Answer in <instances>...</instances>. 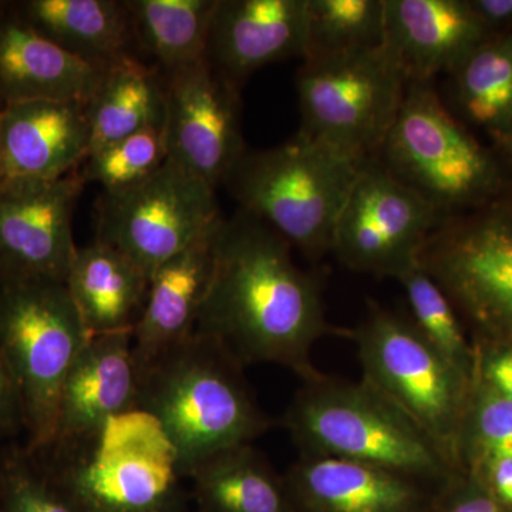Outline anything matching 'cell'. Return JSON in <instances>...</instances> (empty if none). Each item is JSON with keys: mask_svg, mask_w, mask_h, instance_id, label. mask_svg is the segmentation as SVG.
Returning a JSON list of instances; mask_svg holds the SVG:
<instances>
[{"mask_svg": "<svg viewBox=\"0 0 512 512\" xmlns=\"http://www.w3.org/2000/svg\"><path fill=\"white\" fill-rule=\"evenodd\" d=\"M278 232L238 210L218 225L214 268L195 332L217 339L242 366L271 363L299 379L318 372L312 349L342 335L326 319L322 279L303 271Z\"/></svg>", "mask_w": 512, "mask_h": 512, "instance_id": "6da1fadb", "label": "cell"}, {"mask_svg": "<svg viewBox=\"0 0 512 512\" xmlns=\"http://www.w3.org/2000/svg\"><path fill=\"white\" fill-rule=\"evenodd\" d=\"M137 409L173 441L184 477L227 448L252 444L274 426L256 403L244 366L222 343L194 332L138 372Z\"/></svg>", "mask_w": 512, "mask_h": 512, "instance_id": "7a4b0ae2", "label": "cell"}, {"mask_svg": "<svg viewBox=\"0 0 512 512\" xmlns=\"http://www.w3.org/2000/svg\"><path fill=\"white\" fill-rule=\"evenodd\" d=\"M301 454L384 468L443 488L458 471L409 417L363 380L316 372L282 416Z\"/></svg>", "mask_w": 512, "mask_h": 512, "instance_id": "3957f363", "label": "cell"}, {"mask_svg": "<svg viewBox=\"0 0 512 512\" xmlns=\"http://www.w3.org/2000/svg\"><path fill=\"white\" fill-rule=\"evenodd\" d=\"M365 161L298 133L279 146L248 150L222 185L239 210L316 264L332 254L336 222Z\"/></svg>", "mask_w": 512, "mask_h": 512, "instance_id": "277c9868", "label": "cell"}, {"mask_svg": "<svg viewBox=\"0 0 512 512\" xmlns=\"http://www.w3.org/2000/svg\"><path fill=\"white\" fill-rule=\"evenodd\" d=\"M84 512H188L177 448L141 409L89 439L35 453Z\"/></svg>", "mask_w": 512, "mask_h": 512, "instance_id": "5b68a950", "label": "cell"}, {"mask_svg": "<svg viewBox=\"0 0 512 512\" xmlns=\"http://www.w3.org/2000/svg\"><path fill=\"white\" fill-rule=\"evenodd\" d=\"M375 157L444 218L473 210L511 184L500 160L448 109L434 82L407 84Z\"/></svg>", "mask_w": 512, "mask_h": 512, "instance_id": "8992f818", "label": "cell"}, {"mask_svg": "<svg viewBox=\"0 0 512 512\" xmlns=\"http://www.w3.org/2000/svg\"><path fill=\"white\" fill-rule=\"evenodd\" d=\"M89 340L62 282H0V352L18 390L30 453L52 444L64 380Z\"/></svg>", "mask_w": 512, "mask_h": 512, "instance_id": "52a82bcc", "label": "cell"}, {"mask_svg": "<svg viewBox=\"0 0 512 512\" xmlns=\"http://www.w3.org/2000/svg\"><path fill=\"white\" fill-rule=\"evenodd\" d=\"M362 380L402 410L457 466V440L471 380L421 336L412 320L370 301L350 330Z\"/></svg>", "mask_w": 512, "mask_h": 512, "instance_id": "ba28073f", "label": "cell"}, {"mask_svg": "<svg viewBox=\"0 0 512 512\" xmlns=\"http://www.w3.org/2000/svg\"><path fill=\"white\" fill-rule=\"evenodd\" d=\"M407 84L402 64L384 43L303 59L296 73L299 133L362 160L375 157L399 114Z\"/></svg>", "mask_w": 512, "mask_h": 512, "instance_id": "9c48e42d", "label": "cell"}, {"mask_svg": "<svg viewBox=\"0 0 512 512\" xmlns=\"http://www.w3.org/2000/svg\"><path fill=\"white\" fill-rule=\"evenodd\" d=\"M471 345L512 350V245L484 205L441 221L419 256Z\"/></svg>", "mask_w": 512, "mask_h": 512, "instance_id": "30bf717a", "label": "cell"}, {"mask_svg": "<svg viewBox=\"0 0 512 512\" xmlns=\"http://www.w3.org/2000/svg\"><path fill=\"white\" fill-rule=\"evenodd\" d=\"M96 217L97 241L119 249L150 276L224 220L215 188L170 160L144 183L101 195Z\"/></svg>", "mask_w": 512, "mask_h": 512, "instance_id": "8fae6325", "label": "cell"}, {"mask_svg": "<svg viewBox=\"0 0 512 512\" xmlns=\"http://www.w3.org/2000/svg\"><path fill=\"white\" fill-rule=\"evenodd\" d=\"M444 220L376 157L367 158L336 222L332 254L362 274L397 279Z\"/></svg>", "mask_w": 512, "mask_h": 512, "instance_id": "7c38bea8", "label": "cell"}, {"mask_svg": "<svg viewBox=\"0 0 512 512\" xmlns=\"http://www.w3.org/2000/svg\"><path fill=\"white\" fill-rule=\"evenodd\" d=\"M164 79L168 160L217 190L248 151L242 134L241 89L207 60Z\"/></svg>", "mask_w": 512, "mask_h": 512, "instance_id": "4fadbf2b", "label": "cell"}, {"mask_svg": "<svg viewBox=\"0 0 512 512\" xmlns=\"http://www.w3.org/2000/svg\"><path fill=\"white\" fill-rule=\"evenodd\" d=\"M84 185L80 171L0 185V282H66L77 249L73 214Z\"/></svg>", "mask_w": 512, "mask_h": 512, "instance_id": "5bb4252c", "label": "cell"}, {"mask_svg": "<svg viewBox=\"0 0 512 512\" xmlns=\"http://www.w3.org/2000/svg\"><path fill=\"white\" fill-rule=\"evenodd\" d=\"M309 0H218L205 60L241 89L268 64L306 55Z\"/></svg>", "mask_w": 512, "mask_h": 512, "instance_id": "9a60e30c", "label": "cell"}, {"mask_svg": "<svg viewBox=\"0 0 512 512\" xmlns=\"http://www.w3.org/2000/svg\"><path fill=\"white\" fill-rule=\"evenodd\" d=\"M296 512H434L441 488L384 468L301 454L284 474Z\"/></svg>", "mask_w": 512, "mask_h": 512, "instance_id": "2e32d148", "label": "cell"}, {"mask_svg": "<svg viewBox=\"0 0 512 512\" xmlns=\"http://www.w3.org/2000/svg\"><path fill=\"white\" fill-rule=\"evenodd\" d=\"M86 106L26 101L0 109V185L53 181L79 171L89 156Z\"/></svg>", "mask_w": 512, "mask_h": 512, "instance_id": "e0dca14e", "label": "cell"}, {"mask_svg": "<svg viewBox=\"0 0 512 512\" xmlns=\"http://www.w3.org/2000/svg\"><path fill=\"white\" fill-rule=\"evenodd\" d=\"M138 384L133 332L92 336L64 380L46 450L89 439L113 417L137 409Z\"/></svg>", "mask_w": 512, "mask_h": 512, "instance_id": "ac0fdd59", "label": "cell"}, {"mask_svg": "<svg viewBox=\"0 0 512 512\" xmlns=\"http://www.w3.org/2000/svg\"><path fill=\"white\" fill-rule=\"evenodd\" d=\"M487 37L468 0H384V45L409 82L451 73Z\"/></svg>", "mask_w": 512, "mask_h": 512, "instance_id": "d6986e66", "label": "cell"}, {"mask_svg": "<svg viewBox=\"0 0 512 512\" xmlns=\"http://www.w3.org/2000/svg\"><path fill=\"white\" fill-rule=\"evenodd\" d=\"M103 70L56 45L0 2V109L26 101H74L86 106Z\"/></svg>", "mask_w": 512, "mask_h": 512, "instance_id": "ffe728a7", "label": "cell"}, {"mask_svg": "<svg viewBox=\"0 0 512 512\" xmlns=\"http://www.w3.org/2000/svg\"><path fill=\"white\" fill-rule=\"evenodd\" d=\"M215 231L165 261L150 276L146 306L133 330L138 372L197 329L214 268Z\"/></svg>", "mask_w": 512, "mask_h": 512, "instance_id": "44dd1931", "label": "cell"}, {"mask_svg": "<svg viewBox=\"0 0 512 512\" xmlns=\"http://www.w3.org/2000/svg\"><path fill=\"white\" fill-rule=\"evenodd\" d=\"M64 285L92 338L133 332L146 306L150 275L119 249L94 239L77 247Z\"/></svg>", "mask_w": 512, "mask_h": 512, "instance_id": "7402d4cb", "label": "cell"}, {"mask_svg": "<svg viewBox=\"0 0 512 512\" xmlns=\"http://www.w3.org/2000/svg\"><path fill=\"white\" fill-rule=\"evenodd\" d=\"M12 5L40 35L103 72L138 57L126 2L25 0Z\"/></svg>", "mask_w": 512, "mask_h": 512, "instance_id": "603a6c76", "label": "cell"}, {"mask_svg": "<svg viewBox=\"0 0 512 512\" xmlns=\"http://www.w3.org/2000/svg\"><path fill=\"white\" fill-rule=\"evenodd\" d=\"M187 478L197 512H296L284 474L252 444L214 454Z\"/></svg>", "mask_w": 512, "mask_h": 512, "instance_id": "cb8c5ba5", "label": "cell"}, {"mask_svg": "<svg viewBox=\"0 0 512 512\" xmlns=\"http://www.w3.org/2000/svg\"><path fill=\"white\" fill-rule=\"evenodd\" d=\"M86 116L89 156L138 131L164 126L163 74L140 57L121 60L104 70L96 92L86 104Z\"/></svg>", "mask_w": 512, "mask_h": 512, "instance_id": "d4e9b609", "label": "cell"}, {"mask_svg": "<svg viewBox=\"0 0 512 512\" xmlns=\"http://www.w3.org/2000/svg\"><path fill=\"white\" fill-rule=\"evenodd\" d=\"M137 49L163 76L200 63L218 0H126Z\"/></svg>", "mask_w": 512, "mask_h": 512, "instance_id": "484cf974", "label": "cell"}, {"mask_svg": "<svg viewBox=\"0 0 512 512\" xmlns=\"http://www.w3.org/2000/svg\"><path fill=\"white\" fill-rule=\"evenodd\" d=\"M448 76L453 113L493 141L512 136V33L487 37Z\"/></svg>", "mask_w": 512, "mask_h": 512, "instance_id": "4316f807", "label": "cell"}, {"mask_svg": "<svg viewBox=\"0 0 512 512\" xmlns=\"http://www.w3.org/2000/svg\"><path fill=\"white\" fill-rule=\"evenodd\" d=\"M403 286L412 322L421 336L467 379H473L476 353L456 309L420 262L396 279Z\"/></svg>", "mask_w": 512, "mask_h": 512, "instance_id": "83f0119b", "label": "cell"}, {"mask_svg": "<svg viewBox=\"0 0 512 512\" xmlns=\"http://www.w3.org/2000/svg\"><path fill=\"white\" fill-rule=\"evenodd\" d=\"M384 42V0H309L308 57L342 55Z\"/></svg>", "mask_w": 512, "mask_h": 512, "instance_id": "f1b7e54d", "label": "cell"}, {"mask_svg": "<svg viewBox=\"0 0 512 512\" xmlns=\"http://www.w3.org/2000/svg\"><path fill=\"white\" fill-rule=\"evenodd\" d=\"M494 458H512V400L474 370L458 433V470L468 473Z\"/></svg>", "mask_w": 512, "mask_h": 512, "instance_id": "f546056e", "label": "cell"}, {"mask_svg": "<svg viewBox=\"0 0 512 512\" xmlns=\"http://www.w3.org/2000/svg\"><path fill=\"white\" fill-rule=\"evenodd\" d=\"M168 160L164 126L150 127L94 151L83 163L84 183H96L103 194H119L144 183Z\"/></svg>", "mask_w": 512, "mask_h": 512, "instance_id": "4dcf8cb0", "label": "cell"}, {"mask_svg": "<svg viewBox=\"0 0 512 512\" xmlns=\"http://www.w3.org/2000/svg\"><path fill=\"white\" fill-rule=\"evenodd\" d=\"M0 512H84L45 461L25 447L0 457Z\"/></svg>", "mask_w": 512, "mask_h": 512, "instance_id": "1f68e13d", "label": "cell"}, {"mask_svg": "<svg viewBox=\"0 0 512 512\" xmlns=\"http://www.w3.org/2000/svg\"><path fill=\"white\" fill-rule=\"evenodd\" d=\"M434 512H512L467 473H458L439 491Z\"/></svg>", "mask_w": 512, "mask_h": 512, "instance_id": "d6a6232c", "label": "cell"}, {"mask_svg": "<svg viewBox=\"0 0 512 512\" xmlns=\"http://www.w3.org/2000/svg\"><path fill=\"white\" fill-rule=\"evenodd\" d=\"M477 375L512 400V350L497 346L473 345Z\"/></svg>", "mask_w": 512, "mask_h": 512, "instance_id": "836d02e7", "label": "cell"}, {"mask_svg": "<svg viewBox=\"0 0 512 512\" xmlns=\"http://www.w3.org/2000/svg\"><path fill=\"white\" fill-rule=\"evenodd\" d=\"M467 474L477 478L488 493L512 510V458L485 461Z\"/></svg>", "mask_w": 512, "mask_h": 512, "instance_id": "e575fe53", "label": "cell"}, {"mask_svg": "<svg viewBox=\"0 0 512 512\" xmlns=\"http://www.w3.org/2000/svg\"><path fill=\"white\" fill-rule=\"evenodd\" d=\"M20 429H23V421L18 390L0 352V437L13 436Z\"/></svg>", "mask_w": 512, "mask_h": 512, "instance_id": "d590c367", "label": "cell"}, {"mask_svg": "<svg viewBox=\"0 0 512 512\" xmlns=\"http://www.w3.org/2000/svg\"><path fill=\"white\" fill-rule=\"evenodd\" d=\"M488 36L512 33V0H468Z\"/></svg>", "mask_w": 512, "mask_h": 512, "instance_id": "8d00e7d4", "label": "cell"}, {"mask_svg": "<svg viewBox=\"0 0 512 512\" xmlns=\"http://www.w3.org/2000/svg\"><path fill=\"white\" fill-rule=\"evenodd\" d=\"M495 146H497L498 150H500L501 154H504L505 157L511 158L512 160V136L497 138L494 140Z\"/></svg>", "mask_w": 512, "mask_h": 512, "instance_id": "74e56055", "label": "cell"}]
</instances>
